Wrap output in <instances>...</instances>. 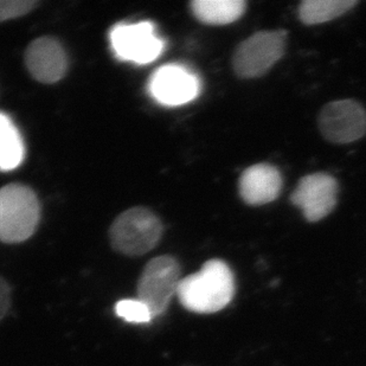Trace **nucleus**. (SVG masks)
Here are the masks:
<instances>
[{
    "label": "nucleus",
    "instance_id": "f257e3e1",
    "mask_svg": "<svg viewBox=\"0 0 366 366\" xmlns=\"http://www.w3.org/2000/svg\"><path fill=\"white\" fill-rule=\"evenodd\" d=\"M235 275L228 263L212 259L201 269L180 280L177 297L187 311L214 315L224 310L235 297Z\"/></svg>",
    "mask_w": 366,
    "mask_h": 366
},
{
    "label": "nucleus",
    "instance_id": "f03ea898",
    "mask_svg": "<svg viewBox=\"0 0 366 366\" xmlns=\"http://www.w3.org/2000/svg\"><path fill=\"white\" fill-rule=\"evenodd\" d=\"M41 218V205L35 192L23 184L0 189V241L21 243L35 234Z\"/></svg>",
    "mask_w": 366,
    "mask_h": 366
},
{
    "label": "nucleus",
    "instance_id": "7ed1b4c3",
    "mask_svg": "<svg viewBox=\"0 0 366 366\" xmlns=\"http://www.w3.org/2000/svg\"><path fill=\"white\" fill-rule=\"evenodd\" d=\"M163 223L147 207H131L119 214L109 229L112 248L122 255H145L163 236Z\"/></svg>",
    "mask_w": 366,
    "mask_h": 366
},
{
    "label": "nucleus",
    "instance_id": "20e7f679",
    "mask_svg": "<svg viewBox=\"0 0 366 366\" xmlns=\"http://www.w3.org/2000/svg\"><path fill=\"white\" fill-rule=\"evenodd\" d=\"M288 35L285 30L259 31L241 41L232 54V70L243 80L266 75L286 54Z\"/></svg>",
    "mask_w": 366,
    "mask_h": 366
},
{
    "label": "nucleus",
    "instance_id": "39448f33",
    "mask_svg": "<svg viewBox=\"0 0 366 366\" xmlns=\"http://www.w3.org/2000/svg\"><path fill=\"white\" fill-rule=\"evenodd\" d=\"M182 269L179 262L169 255L158 256L146 264L137 286L138 299L149 306L153 317L163 315L177 295Z\"/></svg>",
    "mask_w": 366,
    "mask_h": 366
},
{
    "label": "nucleus",
    "instance_id": "423d86ee",
    "mask_svg": "<svg viewBox=\"0 0 366 366\" xmlns=\"http://www.w3.org/2000/svg\"><path fill=\"white\" fill-rule=\"evenodd\" d=\"M109 41L117 59L135 64L154 62L165 48L152 21L114 25L109 32Z\"/></svg>",
    "mask_w": 366,
    "mask_h": 366
},
{
    "label": "nucleus",
    "instance_id": "0eeeda50",
    "mask_svg": "<svg viewBox=\"0 0 366 366\" xmlns=\"http://www.w3.org/2000/svg\"><path fill=\"white\" fill-rule=\"evenodd\" d=\"M317 122L324 139L335 145H347L366 135V109L351 99L328 102Z\"/></svg>",
    "mask_w": 366,
    "mask_h": 366
},
{
    "label": "nucleus",
    "instance_id": "6e6552de",
    "mask_svg": "<svg viewBox=\"0 0 366 366\" xmlns=\"http://www.w3.org/2000/svg\"><path fill=\"white\" fill-rule=\"evenodd\" d=\"M339 185L335 177L317 172L302 177L290 202L300 209L306 221L317 223L327 217L338 203Z\"/></svg>",
    "mask_w": 366,
    "mask_h": 366
},
{
    "label": "nucleus",
    "instance_id": "1a4fd4ad",
    "mask_svg": "<svg viewBox=\"0 0 366 366\" xmlns=\"http://www.w3.org/2000/svg\"><path fill=\"white\" fill-rule=\"evenodd\" d=\"M149 92L158 104L178 107L197 99L201 92V81L187 66L165 64L149 77Z\"/></svg>",
    "mask_w": 366,
    "mask_h": 366
},
{
    "label": "nucleus",
    "instance_id": "9d476101",
    "mask_svg": "<svg viewBox=\"0 0 366 366\" xmlns=\"http://www.w3.org/2000/svg\"><path fill=\"white\" fill-rule=\"evenodd\" d=\"M24 59L31 76L46 84L62 80L68 68L66 51L54 37H41L32 41L26 48Z\"/></svg>",
    "mask_w": 366,
    "mask_h": 366
},
{
    "label": "nucleus",
    "instance_id": "9b49d317",
    "mask_svg": "<svg viewBox=\"0 0 366 366\" xmlns=\"http://www.w3.org/2000/svg\"><path fill=\"white\" fill-rule=\"evenodd\" d=\"M281 190L280 169L270 164H255L245 169L239 177V196L250 207H261L277 201Z\"/></svg>",
    "mask_w": 366,
    "mask_h": 366
},
{
    "label": "nucleus",
    "instance_id": "f8f14e48",
    "mask_svg": "<svg viewBox=\"0 0 366 366\" xmlns=\"http://www.w3.org/2000/svg\"><path fill=\"white\" fill-rule=\"evenodd\" d=\"M191 12L207 25H228L239 21L247 11L244 0H194Z\"/></svg>",
    "mask_w": 366,
    "mask_h": 366
},
{
    "label": "nucleus",
    "instance_id": "ddd939ff",
    "mask_svg": "<svg viewBox=\"0 0 366 366\" xmlns=\"http://www.w3.org/2000/svg\"><path fill=\"white\" fill-rule=\"evenodd\" d=\"M24 158V140L17 126L6 113L0 112V171L17 169Z\"/></svg>",
    "mask_w": 366,
    "mask_h": 366
},
{
    "label": "nucleus",
    "instance_id": "4468645a",
    "mask_svg": "<svg viewBox=\"0 0 366 366\" xmlns=\"http://www.w3.org/2000/svg\"><path fill=\"white\" fill-rule=\"evenodd\" d=\"M358 5L357 0H305L297 14L305 25L324 24L335 21Z\"/></svg>",
    "mask_w": 366,
    "mask_h": 366
},
{
    "label": "nucleus",
    "instance_id": "2eb2a0df",
    "mask_svg": "<svg viewBox=\"0 0 366 366\" xmlns=\"http://www.w3.org/2000/svg\"><path fill=\"white\" fill-rule=\"evenodd\" d=\"M115 315L131 324H149L154 319L149 306L139 299L118 301L115 305Z\"/></svg>",
    "mask_w": 366,
    "mask_h": 366
},
{
    "label": "nucleus",
    "instance_id": "dca6fc26",
    "mask_svg": "<svg viewBox=\"0 0 366 366\" xmlns=\"http://www.w3.org/2000/svg\"><path fill=\"white\" fill-rule=\"evenodd\" d=\"M39 4L36 0H0V23L30 14Z\"/></svg>",
    "mask_w": 366,
    "mask_h": 366
},
{
    "label": "nucleus",
    "instance_id": "f3484780",
    "mask_svg": "<svg viewBox=\"0 0 366 366\" xmlns=\"http://www.w3.org/2000/svg\"><path fill=\"white\" fill-rule=\"evenodd\" d=\"M11 307V288L4 277H0V322L5 318Z\"/></svg>",
    "mask_w": 366,
    "mask_h": 366
}]
</instances>
